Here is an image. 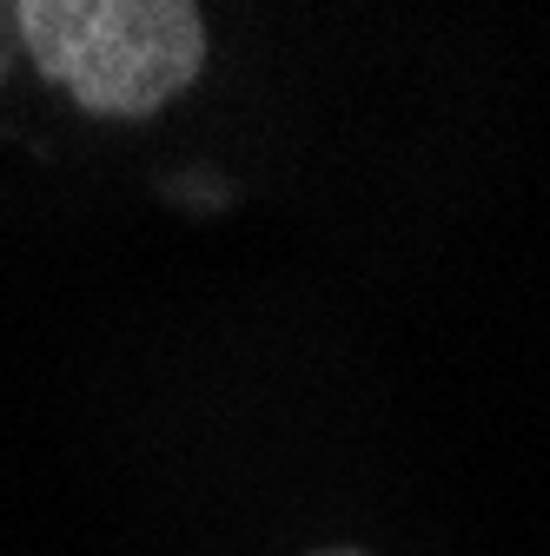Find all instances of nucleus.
Masks as SVG:
<instances>
[{"instance_id":"f03ea898","label":"nucleus","mask_w":550,"mask_h":556,"mask_svg":"<svg viewBox=\"0 0 550 556\" xmlns=\"http://www.w3.org/2000/svg\"><path fill=\"white\" fill-rule=\"evenodd\" d=\"M312 556H365V549H312Z\"/></svg>"},{"instance_id":"f257e3e1","label":"nucleus","mask_w":550,"mask_h":556,"mask_svg":"<svg viewBox=\"0 0 550 556\" xmlns=\"http://www.w3.org/2000/svg\"><path fill=\"white\" fill-rule=\"evenodd\" d=\"M21 40L40 80L93 119H153L205 74L192 0H27Z\"/></svg>"}]
</instances>
